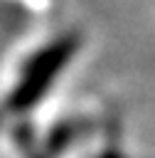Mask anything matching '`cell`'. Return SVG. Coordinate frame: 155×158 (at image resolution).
<instances>
[{
    "label": "cell",
    "mask_w": 155,
    "mask_h": 158,
    "mask_svg": "<svg viewBox=\"0 0 155 158\" xmlns=\"http://www.w3.org/2000/svg\"><path fill=\"white\" fill-rule=\"evenodd\" d=\"M74 49L76 42L71 35H66V37L49 40L42 47H34L22 59H17V67L10 74L7 89L2 94V109L25 111L34 101H39L49 89V84L59 77L62 67L74 54Z\"/></svg>",
    "instance_id": "1"
}]
</instances>
